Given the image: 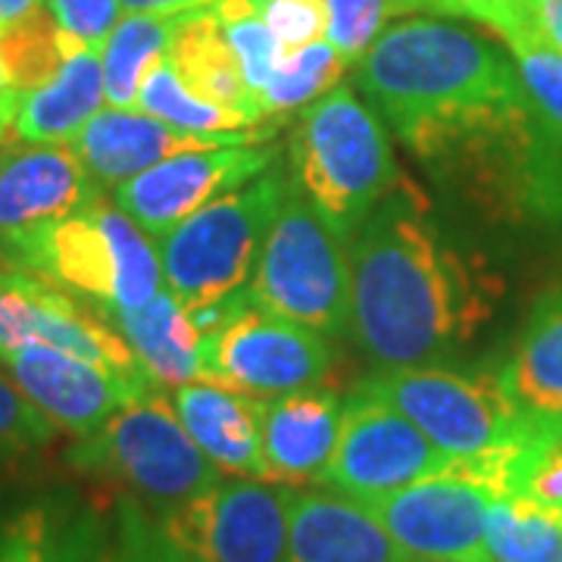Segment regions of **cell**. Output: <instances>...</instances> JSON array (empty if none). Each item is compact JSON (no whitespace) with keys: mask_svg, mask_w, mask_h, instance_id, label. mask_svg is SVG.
Here are the masks:
<instances>
[{"mask_svg":"<svg viewBox=\"0 0 562 562\" xmlns=\"http://www.w3.org/2000/svg\"><path fill=\"white\" fill-rule=\"evenodd\" d=\"M7 132H10V128H7V125H0V147H3V138H7Z\"/></svg>","mask_w":562,"mask_h":562,"instance_id":"obj_45","label":"cell"},{"mask_svg":"<svg viewBox=\"0 0 562 562\" xmlns=\"http://www.w3.org/2000/svg\"><path fill=\"white\" fill-rule=\"evenodd\" d=\"M360 387L391 403L450 460H475L513 443L550 438L528 425L497 369L453 372L443 366H406L372 375Z\"/></svg>","mask_w":562,"mask_h":562,"instance_id":"obj_6","label":"cell"},{"mask_svg":"<svg viewBox=\"0 0 562 562\" xmlns=\"http://www.w3.org/2000/svg\"><path fill=\"white\" fill-rule=\"evenodd\" d=\"M160 525L198 562H281L288 550V484L216 482L169 506Z\"/></svg>","mask_w":562,"mask_h":562,"instance_id":"obj_11","label":"cell"},{"mask_svg":"<svg viewBox=\"0 0 562 562\" xmlns=\"http://www.w3.org/2000/svg\"><path fill=\"white\" fill-rule=\"evenodd\" d=\"M516 497H528L543 509L562 516V438L547 441L531 457Z\"/></svg>","mask_w":562,"mask_h":562,"instance_id":"obj_38","label":"cell"},{"mask_svg":"<svg viewBox=\"0 0 562 562\" xmlns=\"http://www.w3.org/2000/svg\"><path fill=\"white\" fill-rule=\"evenodd\" d=\"M347 66L350 63L344 60L338 47L328 38L297 47V50H284L272 79L260 94L266 116H284L303 103L319 101L322 94L338 88Z\"/></svg>","mask_w":562,"mask_h":562,"instance_id":"obj_28","label":"cell"},{"mask_svg":"<svg viewBox=\"0 0 562 562\" xmlns=\"http://www.w3.org/2000/svg\"><path fill=\"white\" fill-rule=\"evenodd\" d=\"M487 562H562V516L528 497L491 503L484 531Z\"/></svg>","mask_w":562,"mask_h":562,"instance_id":"obj_26","label":"cell"},{"mask_svg":"<svg viewBox=\"0 0 562 562\" xmlns=\"http://www.w3.org/2000/svg\"><path fill=\"white\" fill-rule=\"evenodd\" d=\"M203 382L222 384L260 401L319 387L335 353L319 331L257 306L244 310L213 341L201 344Z\"/></svg>","mask_w":562,"mask_h":562,"instance_id":"obj_10","label":"cell"},{"mask_svg":"<svg viewBox=\"0 0 562 562\" xmlns=\"http://www.w3.org/2000/svg\"><path fill=\"white\" fill-rule=\"evenodd\" d=\"M76 47L79 44L63 35L47 7L29 20L0 29V63L20 98L35 91L47 79H54L66 54Z\"/></svg>","mask_w":562,"mask_h":562,"instance_id":"obj_29","label":"cell"},{"mask_svg":"<svg viewBox=\"0 0 562 562\" xmlns=\"http://www.w3.org/2000/svg\"><path fill=\"white\" fill-rule=\"evenodd\" d=\"M457 460L422 435L391 403L357 387L344 403L341 431L319 484L366 503L409 484L450 475Z\"/></svg>","mask_w":562,"mask_h":562,"instance_id":"obj_9","label":"cell"},{"mask_svg":"<svg viewBox=\"0 0 562 562\" xmlns=\"http://www.w3.org/2000/svg\"><path fill=\"white\" fill-rule=\"evenodd\" d=\"M0 260L79 294L103 319L147 306L166 284L157 244L103 198L13 244Z\"/></svg>","mask_w":562,"mask_h":562,"instance_id":"obj_3","label":"cell"},{"mask_svg":"<svg viewBox=\"0 0 562 562\" xmlns=\"http://www.w3.org/2000/svg\"><path fill=\"white\" fill-rule=\"evenodd\" d=\"M531 38L562 54V0H522L516 7V22L503 41Z\"/></svg>","mask_w":562,"mask_h":562,"instance_id":"obj_39","label":"cell"},{"mask_svg":"<svg viewBox=\"0 0 562 562\" xmlns=\"http://www.w3.org/2000/svg\"><path fill=\"white\" fill-rule=\"evenodd\" d=\"M57 435V428L41 416L13 382L0 375V460L25 457Z\"/></svg>","mask_w":562,"mask_h":562,"instance_id":"obj_34","label":"cell"},{"mask_svg":"<svg viewBox=\"0 0 562 562\" xmlns=\"http://www.w3.org/2000/svg\"><path fill=\"white\" fill-rule=\"evenodd\" d=\"M135 110L154 116V120L166 122L172 128L181 132H194V135H225V132H250V125L222 110L213 103L201 101L198 94H191L181 79L176 76V69L169 66L166 57H157L154 66L144 72L138 88V101ZM260 128V125H257Z\"/></svg>","mask_w":562,"mask_h":562,"instance_id":"obj_27","label":"cell"},{"mask_svg":"<svg viewBox=\"0 0 562 562\" xmlns=\"http://www.w3.org/2000/svg\"><path fill=\"white\" fill-rule=\"evenodd\" d=\"M519 3H522V0H513V22H516V7H519ZM509 29H513V25H509ZM509 29H506V32H509ZM506 32H503V35H506Z\"/></svg>","mask_w":562,"mask_h":562,"instance_id":"obj_44","label":"cell"},{"mask_svg":"<svg viewBox=\"0 0 562 562\" xmlns=\"http://www.w3.org/2000/svg\"><path fill=\"white\" fill-rule=\"evenodd\" d=\"M341 416V397L322 387H306L266 401L262 457L269 469V482L291 487L319 482L335 453Z\"/></svg>","mask_w":562,"mask_h":562,"instance_id":"obj_20","label":"cell"},{"mask_svg":"<svg viewBox=\"0 0 562 562\" xmlns=\"http://www.w3.org/2000/svg\"><path fill=\"white\" fill-rule=\"evenodd\" d=\"M260 10L284 50L328 38V0H262Z\"/></svg>","mask_w":562,"mask_h":562,"instance_id":"obj_35","label":"cell"},{"mask_svg":"<svg viewBox=\"0 0 562 562\" xmlns=\"http://www.w3.org/2000/svg\"><path fill=\"white\" fill-rule=\"evenodd\" d=\"M350 335L384 369L438 366L475 338L501 284L482 276L403 181L347 247Z\"/></svg>","mask_w":562,"mask_h":562,"instance_id":"obj_1","label":"cell"},{"mask_svg":"<svg viewBox=\"0 0 562 562\" xmlns=\"http://www.w3.org/2000/svg\"><path fill=\"white\" fill-rule=\"evenodd\" d=\"M281 562H419L338 491L288 484V550Z\"/></svg>","mask_w":562,"mask_h":562,"instance_id":"obj_18","label":"cell"},{"mask_svg":"<svg viewBox=\"0 0 562 562\" xmlns=\"http://www.w3.org/2000/svg\"><path fill=\"white\" fill-rule=\"evenodd\" d=\"M272 147L235 144L216 150H194L154 162L135 179L113 188V203L144 235L160 241L179 222L194 216L201 206L235 191L276 166Z\"/></svg>","mask_w":562,"mask_h":562,"instance_id":"obj_14","label":"cell"},{"mask_svg":"<svg viewBox=\"0 0 562 562\" xmlns=\"http://www.w3.org/2000/svg\"><path fill=\"white\" fill-rule=\"evenodd\" d=\"M506 44L516 57L525 98L550 132V138L562 147V54L531 38H513Z\"/></svg>","mask_w":562,"mask_h":562,"instance_id":"obj_30","label":"cell"},{"mask_svg":"<svg viewBox=\"0 0 562 562\" xmlns=\"http://www.w3.org/2000/svg\"><path fill=\"white\" fill-rule=\"evenodd\" d=\"M106 322L132 347L147 379L160 387H179L188 382H203L201 335L181 310V303L162 288L147 306L132 313H113Z\"/></svg>","mask_w":562,"mask_h":562,"instance_id":"obj_24","label":"cell"},{"mask_svg":"<svg viewBox=\"0 0 562 562\" xmlns=\"http://www.w3.org/2000/svg\"><path fill=\"white\" fill-rule=\"evenodd\" d=\"M54 513L47 503L0 513V562H41Z\"/></svg>","mask_w":562,"mask_h":562,"instance_id":"obj_37","label":"cell"},{"mask_svg":"<svg viewBox=\"0 0 562 562\" xmlns=\"http://www.w3.org/2000/svg\"><path fill=\"white\" fill-rule=\"evenodd\" d=\"M162 57L176 69L181 85L201 101L241 116L250 128L266 120L262 101L247 88L238 57L225 38L220 20L210 10L184 16L166 44Z\"/></svg>","mask_w":562,"mask_h":562,"instance_id":"obj_22","label":"cell"},{"mask_svg":"<svg viewBox=\"0 0 562 562\" xmlns=\"http://www.w3.org/2000/svg\"><path fill=\"white\" fill-rule=\"evenodd\" d=\"M66 460L79 472L122 482L166 509L220 482V469L191 441L160 387L122 406L98 431L79 438Z\"/></svg>","mask_w":562,"mask_h":562,"instance_id":"obj_8","label":"cell"},{"mask_svg":"<svg viewBox=\"0 0 562 562\" xmlns=\"http://www.w3.org/2000/svg\"><path fill=\"white\" fill-rule=\"evenodd\" d=\"M110 562H198L172 541L160 522L147 519L140 503L122 501L116 509V535L110 541Z\"/></svg>","mask_w":562,"mask_h":562,"instance_id":"obj_32","label":"cell"},{"mask_svg":"<svg viewBox=\"0 0 562 562\" xmlns=\"http://www.w3.org/2000/svg\"><path fill=\"white\" fill-rule=\"evenodd\" d=\"M262 409L266 401L222 384L188 382L176 387L181 425L210 462L228 475L269 482L262 457Z\"/></svg>","mask_w":562,"mask_h":562,"instance_id":"obj_19","label":"cell"},{"mask_svg":"<svg viewBox=\"0 0 562 562\" xmlns=\"http://www.w3.org/2000/svg\"><path fill=\"white\" fill-rule=\"evenodd\" d=\"M288 188L284 172L272 166L254 181L201 206L157 241L166 291L184 313L250 284L262 241L279 216Z\"/></svg>","mask_w":562,"mask_h":562,"instance_id":"obj_5","label":"cell"},{"mask_svg":"<svg viewBox=\"0 0 562 562\" xmlns=\"http://www.w3.org/2000/svg\"><path fill=\"white\" fill-rule=\"evenodd\" d=\"M20 101L22 98L13 91V85H10V79H7V69H3V63H0V125L13 128Z\"/></svg>","mask_w":562,"mask_h":562,"instance_id":"obj_43","label":"cell"},{"mask_svg":"<svg viewBox=\"0 0 562 562\" xmlns=\"http://www.w3.org/2000/svg\"><path fill=\"white\" fill-rule=\"evenodd\" d=\"M422 0H328V41L347 63H357L382 35L384 22L419 10Z\"/></svg>","mask_w":562,"mask_h":562,"instance_id":"obj_31","label":"cell"},{"mask_svg":"<svg viewBox=\"0 0 562 562\" xmlns=\"http://www.w3.org/2000/svg\"><path fill=\"white\" fill-rule=\"evenodd\" d=\"M291 157L301 191L338 238H350L403 184L382 120L347 85L303 110Z\"/></svg>","mask_w":562,"mask_h":562,"instance_id":"obj_4","label":"cell"},{"mask_svg":"<svg viewBox=\"0 0 562 562\" xmlns=\"http://www.w3.org/2000/svg\"><path fill=\"white\" fill-rule=\"evenodd\" d=\"M125 13H160V16H191L210 10L216 0H120Z\"/></svg>","mask_w":562,"mask_h":562,"instance_id":"obj_41","label":"cell"},{"mask_svg":"<svg viewBox=\"0 0 562 562\" xmlns=\"http://www.w3.org/2000/svg\"><path fill=\"white\" fill-rule=\"evenodd\" d=\"M357 85L419 160L528 106L516 63L482 35L425 16L384 29L357 60Z\"/></svg>","mask_w":562,"mask_h":562,"instance_id":"obj_2","label":"cell"},{"mask_svg":"<svg viewBox=\"0 0 562 562\" xmlns=\"http://www.w3.org/2000/svg\"><path fill=\"white\" fill-rule=\"evenodd\" d=\"M60 32L79 47L101 50L106 35L122 20L120 0H44Z\"/></svg>","mask_w":562,"mask_h":562,"instance_id":"obj_36","label":"cell"},{"mask_svg":"<svg viewBox=\"0 0 562 562\" xmlns=\"http://www.w3.org/2000/svg\"><path fill=\"white\" fill-rule=\"evenodd\" d=\"M497 375L531 428L562 438V288L535 303Z\"/></svg>","mask_w":562,"mask_h":562,"instance_id":"obj_21","label":"cell"},{"mask_svg":"<svg viewBox=\"0 0 562 562\" xmlns=\"http://www.w3.org/2000/svg\"><path fill=\"white\" fill-rule=\"evenodd\" d=\"M269 138H276V125H260L250 132H225V135H194L172 128L140 110L106 106L94 113L91 122L76 135L72 150L79 154L88 176L98 181V188H120L122 181L135 179L154 162L179 154L216 150L235 144H266Z\"/></svg>","mask_w":562,"mask_h":562,"instance_id":"obj_17","label":"cell"},{"mask_svg":"<svg viewBox=\"0 0 562 562\" xmlns=\"http://www.w3.org/2000/svg\"><path fill=\"white\" fill-rule=\"evenodd\" d=\"M0 366L44 419L76 438L98 431L122 406L160 387L147 375H128L47 344L16 347L0 357Z\"/></svg>","mask_w":562,"mask_h":562,"instance_id":"obj_13","label":"cell"},{"mask_svg":"<svg viewBox=\"0 0 562 562\" xmlns=\"http://www.w3.org/2000/svg\"><path fill=\"white\" fill-rule=\"evenodd\" d=\"M103 198L72 144H22L0 160V254Z\"/></svg>","mask_w":562,"mask_h":562,"instance_id":"obj_16","label":"cell"},{"mask_svg":"<svg viewBox=\"0 0 562 562\" xmlns=\"http://www.w3.org/2000/svg\"><path fill=\"white\" fill-rule=\"evenodd\" d=\"M250 294L262 310L306 325L319 335L350 328V266L344 238L322 220L301 188H288L272 222Z\"/></svg>","mask_w":562,"mask_h":562,"instance_id":"obj_7","label":"cell"},{"mask_svg":"<svg viewBox=\"0 0 562 562\" xmlns=\"http://www.w3.org/2000/svg\"><path fill=\"white\" fill-rule=\"evenodd\" d=\"M497 501L462 475H438L391 491L362 506L419 562H487L484 531Z\"/></svg>","mask_w":562,"mask_h":562,"instance_id":"obj_12","label":"cell"},{"mask_svg":"<svg viewBox=\"0 0 562 562\" xmlns=\"http://www.w3.org/2000/svg\"><path fill=\"white\" fill-rule=\"evenodd\" d=\"M422 7L447 13V16L479 20L491 25L497 35H503L513 25V0H422Z\"/></svg>","mask_w":562,"mask_h":562,"instance_id":"obj_40","label":"cell"},{"mask_svg":"<svg viewBox=\"0 0 562 562\" xmlns=\"http://www.w3.org/2000/svg\"><path fill=\"white\" fill-rule=\"evenodd\" d=\"M41 562H110L101 519L88 509H57Z\"/></svg>","mask_w":562,"mask_h":562,"instance_id":"obj_33","label":"cell"},{"mask_svg":"<svg viewBox=\"0 0 562 562\" xmlns=\"http://www.w3.org/2000/svg\"><path fill=\"white\" fill-rule=\"evenodd\" d=\"M25 344L60 347L128 375H147L125 338L91 303L0 262V357Z\"/></svg>","mask_w":562,"mask_h":562,"instance_id":"obj_15","label":"cell"},{"mask_svg":"<svg viewBox=\"0 0 562 562\" xmlns=\"http://www.w3.org/2000/svg\"><path fill=\"white\" fill-rule=\"evenodd\" d=\"M184 16L160 13H125L101 47L103 98L110 106L135 110L144 72L162 57L172 32Z\"/></svg>","mask_w":562,"mask_h":562,"instance_id":"obj_25","label":"cell"},{"mask_svg":"<svg viewBox=\"0 0 562 562\" xmlns=\"http://www.w3.org/2000/svg\"><path fill=\"white\" fill-rule=\"evenodd\" d=\"M44 7H47L44 0H0V29L29 20V16H35Z\"/></svg>","mask_w":562,"mask_h":562,"instance_id":"obj_42","label":"cell"},{"mask_svg":"<svg viewBox=\"0 0 562 562\" xmlns=\"http://www.w3.org/2000/svg\"><path fill=\"white\" fill-rule=\"evenodd\" d=\"M103 101L101 50L76 47L54 79L22 94L13 135L22 144H72L91 116L101 113Z\"/></svg>","mask_w":562,"mask_h":562,"instance_id":"obj_23","label":"cell"}]
</instances>
